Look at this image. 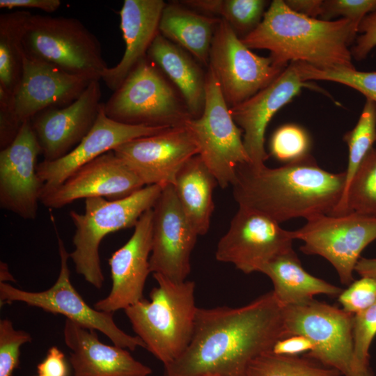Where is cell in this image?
<instances>
[{
  "mask_svg": "<svg viewBox=\"0 0 376 376\" xmlns=\"http://www.w3.org/2000/svg\"><path fill=\"white\" fill-rule=\"evenodd\" d=\"M105 114L123 124L174 127L192 118L179 92L147 56L104 103Z\"/></svg>",
  "mask_w": 376,
  "mask_h": 376,
  "instance_id": "6",
  "label": "cell"
},
{
  "mask_svg": "<svg viewBox=\"0 0 376 376\" xmlns=\"http://www.w3.org/2000/svg\"><path fill=\"white\" fill-rule=\"evenodd\" d=\"M376 335V304L354 315L353 338L354 359L361 376H373L369 366V349Z\"/></svg>",
  "mask_w": 376,
  "mask_h": 376,
  "instance_id": "36",
  "label": "cell"
},
{
  "mask_svg": "<svg viewBox=\"0 0 376 376\" xmlns=\"http://www.w3.org/2000/svg\"><path fill=\"white\" fill-rule=\"evenodd\" d=\"M376 11V0H325L323 1L322 20H332L342 17L359 26L363 19Z\"/></svg>",
  "mask_w": 376,
  "mask_h": 376,
  "instance_id": "39",
  "label": "cell"
},
{
  "mask_svg": "<svg viewBox=\"0 0 376 376\" xmlns=\"http://www.w3.org/2000/svg\"><path fill=\"white\" fill-rule=\"evenodd\" d=\"M289 230L267 216L239 207L215 252L218 261L233 264L245 274L261 267L292 249Z\"/></svg>",
  "mask_w": 376,
  "mask_h": 376,
  "instance_id": "13",
  "label": "cell"
},
{
  "mask_svg": "<svg viewBox=\"0 0 376 376\" xmlns=\"http://www.w3.org/2000/svg\"><path fill=\"white\" fill-rule=\"evenodd\" d=\"M220 18L201 15L181 3L166 4L159 31L196 60L208 66L211 43Z\"/></svg>",
  "mask_w": 376,
  "mask_h": 376,
  "instance_id": "28",
  "label": "cell"
},
{
  "mask_svg": "<svg viewBox=\"0 0 376 376\" xmlns=\"http://www.w3.org/2000/svg\"><path fill=\"white\" fill-rule=\"evenodd\" d=\"M247 376H343L338 370L298 356L264 352L249 366Z\"/></svg>",
  "mask_w": 376,
  "mask_h": 376,
  "instance_id": "32",
  "label": "cell"
},
{
  "mask_svg": "<svg viewBox=\"0 0 376 376\" xmlns=\"http://www.w3.org/2000/svg\"><path fill=\"white\" fill-rule=\"evenodd\" d=\"M101 95L100 81H92L70 104L46 109L31 120L44 160L63 157L87 135L97 118Z\"/></svg>",
  "mask_w": 376,
  "mask_h": 376,
  "instance_id": "19",
  "label": "cell"
},
{
  "mask_svg": "<svg viewBox=\"0 0 376 376\" xmlns=\"http://www.w3.org/2000/svg\"><path fill=\"white\" fill-rule=\"evenodd\" d=\"M35 376H45V375L38 374L37 375H35Z\"/></svg>",
  "mask_w": 376,
  "mask_h": 376,
  "instance_id": "49",
  "label": "cell"
},
{
  "mask_svg": "<svg viewBox=\"0 0 376 376\" xmlns=\"http://www.w3.org/2000/svg\"><path fill=\"white\" fill-rule=\"evenodd\" d=\"M169 128L118 123L105 114L102 103L93 127L72 150L56 160L38 164L37 173L44 183L42 191L59 186L78 169L124 143Z\"/></svg>",
  "mask_w": 376,
  "mask_h": 376,
  "instance_id": "22",
  "label": "cell"
},
{
  "mask_svg": "<svg viewBox=\"0 0 376 376\" xmlns=\"http://www.w3.org/2000/svg\"><path fill=\"white\" fill-rule=\"evenodd\" d=\"M37 372L45 376H68V364L63 352L56 346L51 347L38 364Z\"/></svg>",
  "mask_w": 376,
  "mask_h": 376,
  "instance_id": "42",
  "label": "cell"
},
{
  "mask_svg": "<svg viewBox=\"0 0 376 376\" xmlns=\"http://www.w3.org/2000/svg\"><path fill=\"white\" fill-rule=\"evenodd\" d=\"M185 126L191 134L201 156L221 188L232 185L238 166L250 164L242 130L230 112L218 81L207 67L203 113L188 119Z\"/></svg>",
  "mask_w": 376,
  "mask_h": 376,
  "instance_id": "8",
  "label": "cell"
},
{
  "mask_svg": "<svg viewBox=\"0 0 376 376\" xmlns=\"http://www.w3.org/2000/svg\"><path fill=\"white\" fill-rule=\"evenodd\" d=\"M63 338L74 376H148L150 368L127 351L102 343L95 330L65 320Z\"/></svg>",
  "mask_w": 376,
  "mask_h": 376,
  "instance_id": "23",
  "label": "cell"
},
{
  "mask_svg": "<svg viewBox=\"0 0 376 376\" xmlns=\"http://www.w3.org/2000/svg\"><path fill=\"white\" fill-rule=\"evenodd\" d=\"M166 3L162 0H125L120 12V28L125 44L120 62L107 68L102 79L116 91L142 59L147 56L159 33V26Z\"/></svg>",
  "mask_w": 376,
  "mask_h": 376,
  "instance_id": "24",
  "label": "cell"
},
{
  "mask_svg": "<svg viewBox=\"0 0 376 376\" xmlns=\"http://www.w3.org/2000/svg\"><path fill=\"white\" fill-rule=\"evenodd\" d=\"M91 81L24 53L22 79L12 97L13 110L22 124L31 121L46 109L70 104Z\"/></svg>",
  "mask_w": 376,
  "mask_h": 376,
  "instance_id": "21",
  "label": "cell"
},
{
  "mask_svg": "<svg viewBox=\"0 0 376 376\" xmlns=\"http://www.w3.org/2000/svg\"><path fill=\"white\" fill-rule=\"evenodd\" d=\"M313 349V345L308 338L302 335H292L279 340L271 351L276 354L298 356Z\"/></svg>",
  "mask_w": 376,
  "mask_h": 376,
  "instance_id": "43",
  "label": "cell"
},
{
  "mask_svg": "<svg viewBox=\"0 0 376 376\" xmlns=\"http://www.w3.org/2000/svg\"><path fill=\"white\" fill-rule=\"evenodd\" d=\"M324 93L323 89L300 77L295 63L290 62L269 86L244 102L230 108L231 116L244 132L243 143L253 168L265 166L269 156L265 149V133L274 115L297 96L302 88Z\"/></svg>",
  "mask_w": 376,
  "mask_h": 376,
  "instance_id": "18",
  "label": "cell"
},
{
  "mask_svg": "<svg viewBox=\"0 0 376 376\" xmlns=\"http://www.w3.org/2000/svg\"><path fill=\"white\" fill-rule=\"evenodd\" d=\"M349 213L376 217V148L363 159L354 173L346 194L330 215Z\"/></svg>",
  "mask_w": 376,
  "mask_h": 376,
  "instance_id": "31",
  "label": "cell"
},
{
  "mask_svg": "<svg viewBox=\"0 0 376 376\" xmlns=\"http://www.w3.org/2000/svg\"><path fill=\"white\" fill-rule=\"evenodd\" d=\"M15 282V279L9 271L8 265L4 263L0 262V282Z\"/></svg>",
  "mask_w": 376,
  "mask_h": 376,
  "instance_id": "47",
  "label": "cell"
},
{
  "mask_svg": "<svg viewBox=\"0 0 376 376\" xmlns=\"http://www.w3.org/2000/svg\"><path fill=\"white\" fill-rule=\"evenodd\" d=\"M113 151L145 186L163 188L173 185L181 167L198 155L196 141L185 125L130 140Z\"/></svg>",
  "mask_w": 376,
  "mask_h": 376,
  "instance_id": "15",
  "label": "cell"
},
{
  "mask_svg": "<svg viewBox=\"0 0 376 376\" xmlns=\"http://www.w3.org/2000/svg\"><path fill=\"white\" fill-rule=\"evenodd\" d=\"M304 81L322 80L334 81L352 88L366 99L376 103V72L359 71L354 68L319 69L304 62H295Z\"/></svg>",
  "mask_w": 376,
  "mask_h": 376,
  "instance_id": "34",
  "label": "cell"
},
{
  "mask_svg": "<svg viewBox=\"0 0 376 376\" xmlns=\"http://www.w3.org/2000/svg\"><path fill=\"white\" fill-rule=\"evenodd\" d=\"M205 376H219V375H205Z\"/></svg>",
  "mask_w": 376,
  "mask_h": 376,
  "instance_id": "48",
  "label": "cell"
},
{
  "mask_svg": "<svg viewBox=\"0 0 376 376\" xmlns=\"http://www.w3.org/2000/svg\"><path fill=\"white\" fill-rule=\"evenodd\" d=\"M163 187L146 185L120 199L102 197L85 199V211H70L75 231L74 250L69 253L77 274L97 289H101L104 276L101 268L99 249L109 234L134 227L141 215L152 209Z\"/></svg>",
  "mask_w": 376,
  "mask_h": 376,
  "instance_id": "5",
  "label": "cell"
},
{
  "mask_svg": "<svg viewBox=\"0 0 376 376\" xmlns=\"http://www.w3.org/2000/svg\"><path fill=\"white\" fill-rule=\"evenodd\" d=\"M144 186L136 174L111 150L78 169L59 186L42 191L40 203L47 207L58 209L81 198L117 200Z\"/></svg>",
  "mask_w": 376,
  "mask_h": 376,
  "instance_id": "17",
  "label": "cell"
},
{
  "mask_svg": "<svg viewBox=\"0 0 376 376\" xmlns=\"http://www.w3.org/2000/svg\"><path fill=\"white\" fill-rule=\"evenodd\" d=\"M229 108L253 96L285 70L246 46L230 25L220 18L211 43L208 66Z\"/></svg>",
  "mask_w": 376,
  "mask_h": 376,
  "instance_id": "12",
  "label": "cell"
},
{
  "mask_svg": "<svg viewBox=\"0 0 376 376\" xmlns=\"http://www.w3.org/2000/svg\"><path fill=\"white\" fill-rule=\"evenodd\" d=\"M343 309L354 315L376 304V277L361 276L338 295Z\"/></svg>",
  "mask_w": 376,
  "mask_h": 376,
  "instance_id": "38",
  "label": "cell"
},
{
  "mask_svg": "<svg viewBox=\"0 0 376 376\" xmlns=\"http://www.w3.org/2000/svg\"><path fill=\"white\" fill-rule=\"evenodd\" d=\"M345 172L320 168L309 154L278 168L240 165L231 185L239 207L258 211L279 224L331 214L342 198Z\"/></svg>",
  "mask_w": 376,
  "mask_h": 376,
  "instance_id": "2",
  "label": "cell"
},
{
  "mask_svg": "<svg viewBox=\"0 0 376 376\" xmlns=\"http://www.w3.org/2000/svg\"><path fill=\"white\" fill-rule=\"evenodd\" d=\"M61 5L60 0H0L1 8H34L53 13Z\"/></svg>",
  "mask_w": 376,
  "mask_h": 376,
  "instance_id": "44",
  "label": "cell"
},
{
  "mask_svg": "<svg viewBox=\"0 0 376 376\" xmlns=\"http://www.w3.org/2000/svg\"><path fill=\"white\" fill-rule=\"evenodd\" d=\"M358 32L359 25L348 19L308 17L274 0L259 25L241 40L249 49L269 50L282 68L299 61L319 69L354 68L349 47Z\"/></svg>",
  "mask_w": 376,
  "mask_h": 376,
  "instance_id": "3",
  "label": "cell"
},
{
  "mask_svg": "<svg viewBox=\"0 0 376 376\" xmlns=\"http://www.w3.org/2000/svg\"><path fill=\"white\" fill-rule=\"evenodd\" d=\"M32 340L31 334L15 329L9 319L0 320V376H12L19 367L20 347Z\"/></svg>",
  "mask_w": 376,
  "mask_h": 376,
  "instance_id": "37",
  "label": "cell"
},
{
  "mask_svg": "<svg viewBox=\"0 0 376 376\" xmlns=\"http://www.w3.org/2000/svg\"><path fill=\"white\" fill-rule=\"evenodd\" d=\"M23 44L26 55L91 81L108 68L97 38L76 18L31 14Z\"/></svg>",
  "mask_w": 376,
  "mask_h": 376,
  "instance_id": "7",
  "label": "cell"
},
{
  "mask_svg": "<svg viewBox=\"0 0 376 376\" xmlns=\"http://www.w3.org/2000/svg\"><path fill=\"white\" fill-rule=\"evenodd\" d=\"M152 275L157 285L151 290L150 300L142 299L124 311L145 349L164 366L178 358L191 341L198 308L195 283Z\"/></svg>",
  "mask_w": 376,
  "mask_h": 376,
  "instance_id": "4",
  "label": "cell"
},
{
  "mask_svg": "<svg viewBox=\"0 0 376 376\" xmlns=\"http://www.w3.org/2000/svg\"><path fill=\"white\" fill-rule=\"evenodd\" d=\"M31 13L17 10L0 15V89L10 95L22 76L24 37Z\"/></svg>",
  "mask_w": 376,
  "mask_h": 376,
  "instance_id": "29",
  "label": "cell"
},
{
  "mask_svg": "<svg viewBox=\"0 0 376 376\" xmlns=\"http://www.w3.org/2000/svg\"><path fill=\"white\" fill-rule=\"evenodd\" d=\"M285 4L293 11L317 19L322 13V0H285Z\"/></svg>",
  "mask_w": 376,
  "mask_h": 376,
  "instance_id": "45",
  "label": "cell"
},
{
  "mask_svg": "<svg viewBox=\"0 0 376 376\" xmlns=\"http://www.w3.org/2000/svg\"><path fill=\"white\" fill-rule=\"evenodd\" d=\"M286 337L272 291L238 308H198L191 341L164 376H247L251 362Z\"/></svg>",
  "mask_w": 376,
  "mask_h": 376,
  "instance_id": "1",
  "label": "cell"
},
{
  "mask_svg": "<svg viewBox=\"0 0 376 376\" xmlns=\"http://www.w3.org/2000/svg\"><path fill=\"white\" fill-rule=\"evenodd\" d=\"M283 314L286 336L302 335L313 345L304 357L343 376H361L354 359V314L315 299L283 306Z\"/></svg>",
  "mask_w": 376,
  "mask_h": 376,
  "instance_id": "9",
  "label": "cell"
},
{
  "mask_svg": "<svg viewBox=\"0 0 376 376\" xmlns=\"http://www.w3.org/2000/svg\"><path fill=\"white\" fill-rule=\"evenodd\" d=\"M40 146L31 121L0 151V206L24 219L36 218L44 186L37 173Z\"/></svg>",
  "mask_w": 376,
  "mask_h": 376,
  "instance_id": "16",
  "label": "cell"
},
{
  "mask_svg": "<svg viewBox=\"0 0 376 376\" xmlns=\"http://www.w3.org/2000/svg\"><path fill=\"white\" fill-rule=\"evenodd\" d=\"M217 185L215 177L199 155L181 167L172 185L186 217L198 235L206 234L210 228Z\"/></svg>",
  "mask_w": 376,
  "mask_h": 376,
  "instance_id": "26",
  "label": "cell"
},
{
  "mask_svg": "<svg viewBox=\"0 0 376 376\" xmlns=\"http://www.w3.org/2000/svg\"><path fill=\"white\" fill-rule=\"evenodd\" d=\"M311 139L307 132L295 124L279 127L273 134L269 149L277 160L286 164L297 161L309 155Z\"/></svg>",
  "mask_w": 376,
  "mask_h": 376,
  "instance_id": "35",
  "label": "cell"
},
{
  "mask_svg": "<svg viewBox=\"0 0 376 376\" xmlns=\"http://www.w3.org/2000/svg\"><path fill=\"white\" fill-rule=\"evenodd\" d=\"M53 222L60 256V270L56 282L49 289L40 292L24 290L10 283L0 282L1 305L15 301L23 302L48 313L63 315L67 320L85 328L98 331L116 346L132 351L139 347L146 348L140 338L125 333L116 324L113 313L92 308L73 287L68 265L69 253Z\"/></svg>",
  "mask_w": 376,
  "mask_h": 376,
  "instance_id": "10",
  "label": "cell"
},
{
  "mask_svg": "<svg viewBox=\"0 0 376 376\" xmlns=\"http://www.w3.org/2000/svg\"><path fill=\"white\" fill-rule=\"evenodd\" d=\"M306 220L303 227L290 231L293 240L304 242L300 250L324 258L336 270L340 282L351 284L361 252L376 240V217L349 213L319 214Z\"/></svg>",
  "mask_w": 376,
  "mask_h": 376,
  "instance_id": "11",
  "label": "cell"
},
{
  "mask_svg": "<svg viewBox=\"0 0 376 376\" xmlns=\"http://www.w3.org/2000/svg\"><path fill=\"white\" fill-rule=\"evenodd\" d=\"M361 33L350 49L352 57L361 61L376 47V11L366 15L359 26ZM358 32V33H359Z\"/></svg>",
  "mask_w": 376,
  "mask_h": 376,
  "instance_id": "41",
  "label": "cell"
},
{
  "mask_svg": "<svg viewBox=\"0 0 376 376\" xmlns=\"http://www.w3.org/2000/svg\"><path fill=\"white\" fill-rule=\"evenodd\" d=\"M152 211L150 272L183 282L191 272L190 256L198 235L186 217L172 185L163 188Z\"/></svg>",
  "mask_w": 376,
  "mask_h": 376,
  "instance_id": "14",
  "label": "cell"
},
{
  "mask_svg": "<svg viewBox=\"0 0 376 376\" xmlns=\"http://www.w3.org/2000/svg\"><path fill=\"white\" fill-rule=\"evenodd\" d=\"M152 216V208L145 212L130 238L109 258L111 288L106 297L95 303L96 310L113 313L143 299L145 283L151 273Z\"/></svg>",
  "mask_w": 376,
  "mask_h": 376,
  "instance_id": "20",
  "label": "cell"
},
{
  "mask_svg": "<svg viewBox=\"0 0 376 376\" xmlns=\"http://www.w3.org/2000/svg\"><path fill=\"white\" fill-rule=\"evenodd\" d=\"M354 271L361 276L376 277V258H360Z\"/></svg>",
  "mask_w": 376,
  "mask_h": 376,
  "instance_id": "46",
  "label": "cell"
},
{
  "mask_svg": "<svg viewBox=\"0 0 376 376\" xmlns=\"http://www.w3.org/2000/svg\"><path fill=\"white\" fill-rule=\"evenodd\" d=\"M259 272L271 279L272 292L282 306L301 304L321 294L338 297L343 290L308 273L293 249L263 265Z\"/></svg>",
  "mask_w": 376,
  "mask_h": 376,
  "instance_id": "27",
  "label": "cell"
},
{
  "mask_svg": "<svg viewBox=\"0 0 376 376\" xmlns=\"http://www.w3.org/2000/svg\"><path fill=\"white\" fill-rule=\"evenodd\" d=\"M13 95L0 89V148L8 147L17 137L22 124L18 120L12 104Z\"/></svg>",
  "mask_w": 376,
  "mask_h": 376,
  "instance_id": "40",
  "label": "cell"
},
{
  "mask_svg": "<svg viewBox=\"0 0 376 376\" xmlns=\"http://www.w3.org/2000/svg\"><path fill=\"white\" fill-rule=\"evenodd\" d=\"M180 2L190 8L220 15L221 19L230 25L237 35L240 33L244 37L253 31L261 22L268 1L265 0H187Z\"/></svg>",
  "mask_w": 376,
  "mask_h": 376,
  "instance_id": "30",
  "label": "cell"
},
{
  "mask_svg": "<svg viewBox=\"0 0 376 376\" xmlns=\"http://www.w3.org/2000/svg\"><path fill=\"white\" fill-rule=\"evenodd\" d=\"M147 57L177 88L192 118L199 117L205 105L206 73L196 59L160 33L150 47Z\"/></svg>",
  "mask_w": 376,
  "mask_h": 376,
  "instance_id": "25",
  "label": "cell"
},
{
  "mask_svg": "<svg viewBox=\"0 0 376 376\" xmlns=\"http://www.w3.org/2000/svg\"><path fill=\"white\" fill-rule=\"evenodd\" d=\"M343 139L348 147V164L345 171V185L340 203L344 198L359 165L373 148V144L376 141V103L375 102L369 99L366 100L357 123L352 130L345 134Z\"/></svg>",
  "mask_w": 376,
  "mask_h": 376,
  "instance_id": "33",
  "label": "cell"
}]
</instances>
